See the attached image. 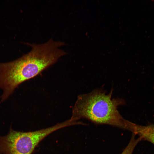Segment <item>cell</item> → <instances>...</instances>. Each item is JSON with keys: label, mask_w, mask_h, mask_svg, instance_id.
<instances>
[{"label": "cell", "mask_w": 154, "mask_h": 154, "mask_svg": "<svg viewBox=\"0 0 154 154\" xmlns=\"http://www.w3.org/2000/svg\"><path fill=\"white\" fill-rule=\"evenodd\" d=\"M31 50L13 61L0 63V88L3 90L1 101L6 100L18 86L37 76L56 63L65 52L60 44L52 39L41 44L27 43Z\"/></svg>", "instance_id": "obj_1"}, {"label": "cell", "mask_w": 154, "mask_h": 154, "mask_svg": "<svg viewBox=\"0 0 154 154\" xmlns=\"http://www.w3.org/2000/svg\"><path fill=\"white\" fill-rule=\"evenodd\" d=\"M113 90L106 94L100 89L80 94L72 109L71 117L77 120L81 118L98 124H104L128 130L130 121L121 115L118 107L125 104L120 98H112Z\"/></svg>", "instance_id": "obj_2"}, {"label": "cell", "mask_w": 154, "mask_h": 154, "mask_svg": "<svg viewBox=\"0 0 154 154\" xmlns=\"http://www.w3.org/2000/svg\"><path fill=\"white\" fill-rule=\"evenodd\" d=\"M67 126L65 122L35 131L21 132L11 129L5 136H0V151L3 154H31L35 147L46 136Z\"/></svg>", "instance_id": "obj_3"}, {"label": "cell", "mask_w": 154, "mask_h": 154, "mask_svg": "<svg viewBox=\"0 0 154 154\" xmlns=\"http://www.w3.org/2000/svg\"><path fill=\"white\" fill-rule=\"evenodd\" d=\"M129 131L138 135L143 141H147L154 145V123L143 125L131 122Z\"/></svg>", "instance_id": "obj_4"}, {"label": "cell", "mask_w": 154, "mask_h": 154, "mask_svg": "<svg viewBox=\"0 0 154 154\" xmlns=\"http://www.w3.org/2000/svg\"><path fill=\"white\" fill-rule=\"evenodd\" d=\"M136 135L134 133H132L129 143L121 154H132L136 146L139 142L142 141V138L140 137L136 138Z\"/></svg>", "instance_id": "obj_5"}]
</instances>
